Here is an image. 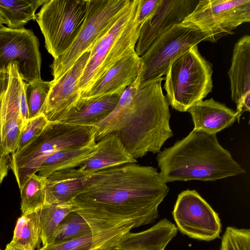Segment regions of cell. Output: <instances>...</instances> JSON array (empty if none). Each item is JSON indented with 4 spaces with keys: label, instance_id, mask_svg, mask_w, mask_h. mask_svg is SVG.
Masks as SVG:
<instances>
[{
    "label": "cell",
    "instance_id": "6da1fadb",
    "mask_svg": "<svg viewBox=\"0 0 250 250\" xmlns=\"http://www.w3.org/2000/svg\"><path fill=\"white\" fill-rule=\"evenodd\" d=\"M168 191L156 168L131 163L84 176L71 201L89 226L94 249L105 250L132 229L154 223Z\"/></svg>",
    "mask_w": 250,
    "mask_h": 250
},
{
    "label": "cell",
    "instance_id": "7a4b0ae2",
    "mask_svg": "<svg viewBox=\"0 0 250 250\" xmlns=\"http://www.w3.org/2000/svg\"><path fill=\"white\" fill-rule=\"evenodd\" d=\"M163 79L144 87H127L114 110L94 124L95 141L110 134L117 136L135 159L158 153L173 136L169 104L161 86Z\"/></svg>",
    "mask_w": 250,
    "mask_h": 250
},
{
    "label": "cell",
    "instance_id": "3957f363",
    "mask_svg": "<svg viewBox=\"0 0 250 250\" xmlns=\"http://www.w3.org/2000/svg\"><path fill=\"white\" fill-rule=\"evenodd\" d=\"M160 175L165 183L214 181L246 172L216 134L193 130L171 146L158 153Z\"/></svg>",
    "mask_w": 250,
    "mask_h": 250
},
{
    "label": "cell",
    "instance_id": "277c9868",
    "mask_svg": "<svg viewBox=\"0 0 250 250\" xmlns=\"http://www.w3.org/2000/svg\"><path fill=\"white\" fill-rule=\"evenodd\" d=\"M95 134L94 126L49 122L39 136L10 155V169L20 190L48 156L66 148L94 146Z\"/></svg>",
    "mask_w": 250,
    "mask_h": 250
},
{
    "label": "cell",
    "instance_id": "5b68a950",
    "mask_svg": "<svg viewBox=\"0 0 250 250\" xmlns=\"http://www.w3.org/2000/svg\"><path fill=\"white\" fill-rule=\"evenodd\" d=\"M139 2L131 0L123 14L90 50L79 83L81 94L118 61L135 53L142 26L136 20Z\"/></svg>",
    "mask_w": 250,
    "mask_h": 250
},
{
    "label": "cell",
    "instance_id": "8992f818",
    "mask_svg": "<svg viewBox=\"0 0 250 250\" xmlns=\"http://www.w3.org/2000/svg\"><path fill=\"white\" fill-rule=\"evenodd\" d=\"M212 65L198 50L190 48L170 65L164 77V88L169 105L187 112L212 91Z\"/></svg>",
    "mask_w": 250,
    "mask_h": 250
},
{
    "label": "cell",
    "instance_id": "52a82bcc",
    "mask_svg": "<svg viewBox=\"0 0 250 250\" xmlns=\"http://www.w3.org/2000/svg\"><path fill=\"white\" fill-rule=\"evenodd\" d=\"M208 35L192 24L183 22L175 25L158 38L140 57L138 74L133 83L141 88L163 79L172 63L185 52L202 41Z\"/></svg>",
    "mask_w": 250,
    "mask_h": 250
},
{
    "label": "cell",
    "instance_id": "ba28073f",
    "mask_svg": "<svg viewBox=\"0 0 250 250\" xmlns=\"http://www.w3.org/2000/svg\"><path fill=\"white\" fill-rule=\"evenodd\" d=\"M86 12V0H47L36 14L45 47L54 59L65 53L74 42Z\"/></svg>",
    "mask_w": 250,
    "mask_h": 250
},
{
    "label": "cell",
    "instance_id": "9c48e42d",
    "mask_svg": "<svg viewBox=\"0 0 250 250\" xmlns=\"http://www.w3.org/2000/svg\"><path fill=\"white\" fill-rule=\"evenodd\" d=\"M87 12L79 34L71 47L50 65L53 80L63 75L112 26L131 0H86Z\"/></svg>",
    "mask_w": 250,
    "mask_h": 250
},
{
    "label": "cell",
    "instance_id": "30bf717a",
    "mask_svg": "<svg viewBox=\"0 0 250 250\" xmlns=\"http://www.w3.org/2000/svg\"><path fill=\"white\" fill-rule=\"evenodd\" d=\"M7 83L0 96V150L10 155L17 150L21 134L29 120L24 83L16 63L7 67Z\"/></svg>",
    "mask_w": 250,
    "mask_h": 250
},
{
    "label": "cell",
    "instance_id": "8fae6325",
    "mask_svg": "<svg viewBox=\"0 0 250 250\" xmlns=\"http://www.w3.org/2000/svg\"><path fill=\"white\" fill-rule=\"evenodd\" d=\"M250 21V0H199L183 22L192 24L208 35L207 41L215 43Z\"/></svg>",
    "mask_w": 250,
    "mask_h": 250
},
{
    "label": "cell",
    "instance_id": "7c38bea8",
    "mask_svg": "<svg viewBox=\"0 0 250 250\" xmlns=\"http://www.w3.org/2000/svg\"><path fill=\"white\" fill-rule=\"evenodd\" d=\"M172 213L177 230L183 234L205 241L220 237L222 225L218 214L195 190L179 194Z\"/></svg>",
    "mask_w": 250,
    "mask_h": 250
},
{
    "label": "cell",
    "instance_id": "4fadbf2b",
    "mask_svg": "<svg viewBox=\"0 0 250 250\" xmlns=\"http://www.w3.org/2000/svg\"><path fill=\"white\" fill-rule=\"evenodd\" d=\"M39 40L32 30L23 27H0V71L15 63L21 79L31 82L41 79Z\"/></svg>",
    "mask_w": 250,
    "mask_h": 250
},
{
    "label": "cell",
    "instance_id": "5bb4252c",
    "mask_svg": "<svg viewBox=\"0 0 250 250\" xmlns=\"http://www.w3.org/2000/svg\"><path fill=\"white\" fill-rule=\"evenodd\" d=\"M89 55L90 51L85 53L63 75L51 81L41 112L49 122L58 121L78 105L81 99L79 83Z\"/></svg>",
    "mask_w": 250,
    "mask_h": 250
},
{
    "label": "cell",
    "instance_id": "9a60e30c",
    "mask_svg": "<svg viewBox=\"0 0 250 250\" xmlns=\"http://www.w3.org/2000/svg\"><path fill=\"white\" fill-rule=\"evenodd\" d=\"M199 0H161L154 14L142 25L135 47L141 57L153 42L172 27L182 23Z\"/></svg>",
    "mask_w": 250,
    "mask_h": 250
},
{
    "label": "cell",
    "instance_id": "2e32d148",
    "mask_svg": "<svg viewBox=\"0 0 250 250\" xmlns=\"http://www.w3.org/2000/svg\"><path fill=\"white\" fill-rule=\"evenodd\" d=\"M231 97L236 104L239 122L241 115L250 111V36L240 38L234 44L230 67L228 72Z\"/></svg>",
    "mask_w": 250,
    "mask_h": 250
},
{
    "label": "cell",
    "instance_id": "e0dca14e",
    "mask_svg": "<svg viewBox=\"0 0 250 250\" xmlns=\"http://www.w3.org/2000/svg\"><path fill=\"white\" fill-rule=\"evenodd\" d=\"M140 64V57L135 53L118 61L98 79L82 99H92L114 93L124 92L136 81Z\"/></svg>",
    "mask_w": 250,
    "mask_h": 250
},
{
    "label": "cell",
    "instance_id": "ac0fdd59",
    "mask_svg": "<svg viewBox=\"0 0 250 250\" xmlns=\"http://www.w3.org/2000/svg\"><path fill=\"white\" fill-rule=\"evenodd\" d=\"M117 136L110 134L96 143V148L78 168L83 176L124 165L136 163Z\"/></svg>",
    "mask_w": 250,
    "mask_h": 250
},
{
    "label": "cell",
    "instance_id": "d6986e66",
    "mask_svg": "<svg viewBox=\"0 0 250 250\" xmlns=\"http://www.w3.org/2000/svg\"><path fill=\"white\" fill-rule=\"evenodd\" d=\"M193 130L216 134L231 126L237 120L235 111L212 98L202 101L189 108Z\"/></svg>",
    "mask_w": 250,
    "mask_h": 250
},
{
    "label": "cell",
    "instance_id": "ffe728a7",
    "mask_svg": "<svg viewBox=\"0 0 250 250\" xmlns=\"http://www.w3.org/2000/svg\"><path fill=\"white\" fill-rule=\"evenodd\" d=\"M123 93H114L92 99H81L75 108L57 122L94 126L114 110Z\"/></svg>",
    "mask_w": 250,
    "mask_h": 250
},
{
    "label": "cell",
    "instance_id": "44dd1931",
    "mask_svg": "<svg viewBox=\"0 0 250 250\" xmlns=\"http://www.w3.org/2000/svg\"><path fill=\"white\" fill-rule=\"evenodd\" d=\"M83 179L77 168L53 172L45 179L44 205L71 201L82 189Z\"/></svg>",
    "mask_w": 250,
    "mask_h": 250
},
{
    "label": "cell",
    "instance_id": "7402d4cb",
    "mask_svg": "<svg viewBox=\"0 0 250 250\" xmlns=\"http://www.w3.org/2000/svg\"><path fill=\"white\" fill-rule=\"evenodd\" d=\"M96 148V144L90 146L69 147L56 151L44 160L39 168L38 174L46 178L54 172L79 167Z\"/></svg>",
    "mask_w": 250,
    "mask_h": 250
},
{
    "label": "cell",
    "instance_id": "603a6c76",
    "mask_svg": "<svg viewBox=\"0 0 250 250\" xmlns=\"http://www.w3.org/2000/svg\"><path fill=\"white\" fill-rule=\"evenodd\" d=\"M47 0H0V16L9 28H23L36 19L35 12Z\"/></svg>",
    "mask_w": 250,
    "mask_h": 250
},
{
    "label": "cell",
    "instance_id": "cb8c5ba5",
    "mask_svg": "<svg viewBox=\"0 0 250 250\" xmlns=\"http://www.w3.org/2000/svg\"><path fill=\"white\" fill-rule=\"evenodd\" d=\"M41 209L22 214L16 222L12 241L30 250H39L41 238Z\"/></svg>",
    "mask_w": 250,
    "mask_h": 250
},
{
    "label": "cell",
    "instance_id": "d4e9b609",
    "mask_svg": "<svg viewBox=\"0 0 250 250\" xmlns=\"http://www.w3.org/2000/svg\"><path fill=\"white\" fill-rule=\"evenodd\" d=\"M72 201L54 205H44L41 209V238L42 246L49 241L59 224L66 215L74 211Z\"/></svg>",
    "mask_w": 250,
    "mask_h": 250
},
{
    "label": "cell",
    "instance_id": "484cf974",
    "mask_svg": "<svg viewBox=\"0 0 250 250\" xmlns=\"http://www.w3.org/2000/svg\"><path fill=\"white\" fill-rule=\"evenodd\" d=\"M45 179L36 173L33 174L20 190L22 214L36 211L44 205Z\"/></svg>",
    "mask_w": 250,
    "mask_h": 250
},
{
    "label": "cell",
    "instance_id": "4316f807",
    "mask_svg": "<svg viewBox=\"0 0 250 250\" xmlns=\"http://www.w3.org/2000/svg\"><path fill=\"white\" fill-rule=\"evenodd\" d=\"M166 245L155 234L146 230L129 232L116 246L100 250H165Z\"/></svg>",
    "mask_w": 250,
    "mask_h": 250
},
{
    "label": "cell",
    "instance_id": "83f0119b",
    "mask_svg": "<svg viewBox=\"0 0 250 250\" xmlns=\"http://www.w3.org/2000/svg\"><path fill=\"white\" fill-rule=\"evenodd\" d=\"M90 229L85 220L78 213H69L59 224L49 244L72 239L90 234Z\"/></svg>",
    "mask_w": 250,
    "mask_h": 250
},
{
    "label": "cell",
    "instance_id": "f1b7e54d",
    "mask_svg": "<svg viewBox=\"0 0 250 250\" xmlns=\"http://www.w3.org/2000/svg\"><path fill=\"white\" fill-rule=\"evenodd\" d=\"M51 83V81H45L42 79L29 83H24V92L29 119L41 113Z\"/></svg>",
    "mask_w": 250,
    "mask_h": 250
},
{
    "label": "cell",
    "instance_id": "f546056e",
    "mask_svg": "<svg viewBox=\"0 0 250 250\" xmlns=\"http://www.w3.org/2000/svg\"><path fill=\"white\" fill-rule=\"evenodd\" d=\"M220 250H250V229L228 227L222 237Z\"/></svg>",
    "mask_w": 250,
    "mask_h": 250
},
{
    "label": "cell",
    "instance_id": "4dcf8cb0",
    "mask_svg": "<svg viewBox=\"0 0 250 250\" xmlns=\"http://www.w3.org/2000/svg\"><path fill=\"white\" fill-rule=\"evenodd\" d=\"M49 122L42 113L30 119L21 134L17 151L22 148L39 136Z\"/></svg>",
    "mask_w": 250,
    "mask_h": 250
},
{
    "label": "cell",
    "instance_id": "1f68e13d",
    "mask_svg": "<svg viewBox=\"0 0 250 250\" xmlns=\"http://www.w3.org/2000/svg\"><path fill=\"white\" fill-rule=\"evenodd\" d=\"M95 250L91 233L72 239L53 243L38 250Z\"/></svg>",
    "mask_w": 250,
    "mask_h": 250
},
{
    "label": "cell",
    "instance_id": "d6a6232c",
    "mask_svg": "<svg viewBox=\"0 0 250 250\" xmlns=\"http://www.w3.org/2000/svg\"><path fill=\"white\" fill-rule=\"evenodd\" d=\"M161 0H139L136 20L143 25L155 13Z\"/></svg>",
    "mask_w": 250,
    "mask_h": 250
},
{
    "label": "cell",
    "instance_id": "836d02e7",
    "mask_svg": "<svg viewBox=\"0 0 250 250\" xmlns=\"http://www.w3.org/2000/svg\"><path fill=\"white\" fill-rule=\"evenodd\" d=\"M9 169L10 155H4L0 150V184L7 175Z\"/></svg>",
    "mask_w": 250,
    "mask_h": 250
},
{
    "label": "cell",
    "instance_id": "e575fe53",
    "mask_svg": "<svg viewBox=\"0 0 250 250\" xmlns=\"http://www.w3.org/2000/svg\"><path fill=\"white\" fill-rule=\"evenodd\" d=\"M7 83V69L0 71V96L6 88Z\"/></svg>",
    "mask_w": 250,
    "mask_h": 250
},
{
    "label": "cell",
    "instance_id": "d590c367",
    "mask_svg": "<svg viewBox=\"0 0 250 250\" xmlns=\"http://www.w3.org/2000/svg\"><path fill=\"white\" fill-rule=\"evenodd\" d=\"M5 250H30L23 246L11 241L5 248Z\"/></svg>",
    "mask_w": 250,
    "mask_h": 250
},
{
    "label": "cell",
    "instance_id": "8d00e7d4",
    "mask_svg": "<svg viewBox=\"0 0 250 250\" xmlns=\"http://www.w3.org/2000/svg\"><path fill=\"white\" fill-rule=\"evenodd\" d=\"M3 24H4V21L0 16V27L3 26Z\"/></svg>",
    "mask_w": 250,
    "mask_h": 250
},
{
    "label": "cell",
    "instance_id": "74e56055",
    "mask_svg": "<svg viewBox=\"0 0 250 250\" xmlns=\"http://www.w3.org/2000/svg\"></svg>",
    "mask_w": 250,
    "mask_h": 250
},
{
    "label": "cell",
    "instance_id": "f35d334b",
    "mask_svg": "<svg viewBox=\"0 0 250 250\" xmlns=\"http://www.w3.org/2000/svg\"><path fill=\"white\" fill-rule=\"evenodd\" d=\"M0 250H1L0 249Z\"/></svg>",
    "mask_w": 250,
    "mask_h": 250
}]
</instances>
